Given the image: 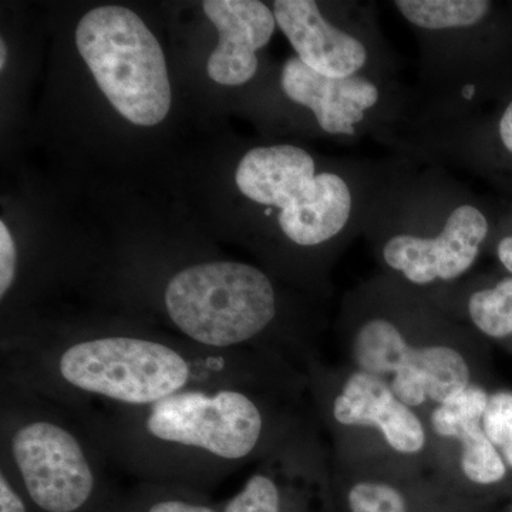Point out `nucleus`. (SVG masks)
<instances>
[{"label":"nucleus","instance_id":"1","mask_svg":"<svg viewBox=\"0 0 512 512\" xmlns=\"http://www.w3.org/2000/svg\"><path fill=\"white\" fill-rule=\"evenodd\" d=\"M305 373L281 355L217 352L131 330L20 333L2 340V384L77 417L137 409L194 387L301 392Z\"/></svg>","mask_w":512,"mask_h":512},{"label":"nucleus","instance_id":"2","mask_svg":"<svg viewBox=\"0 0 512 512\" xmlns=\"http://www.w3.org/2000/svg\"><path fill=\"white\" fill-rule=\"evenodd\" d=\"M299 394L264 386L194 387L150 406L79 419L111 463L131 476L202 491L284 443L305 421L293 410Z\"/></svg>","mask_w":512,"mask_h":512},{"label":"nucleus","instance_id":"3","mask_svg":"<svg viewBox=\"0 0 512 512\" xmlns=\"http://www.w3.org/2000/svg\"><path fill=\"white\" fill-rule=\"evenodd\" d=\"M474 336L429 296L390 278L350 296L340 332L349 367L383 380L424 419L481 384Z\"/></svg>","mask_w":512,"mask_h":512},{"label":"nucleus","instance_id":"4","mask_svg":"<svg viewBox=\"0 0 512 512\" xmlns=\"http://www.w3.org/2000/svg\"><path fill=\"white\" fill-rule=\"evenodd\" d=\"M0 468L35 512H117L111 463L79 417L2 384Z\"/></svg>","mask_w":512,"mask_h":512},{"label":"nucleus","instance_id":"5","mask_svg":"<svg viewBox=\"0 0 512 512\" xmlns=\"http://www.w3.org/2000/svg\"><path fill=\"white\" fill-rule=\"evenodd\" d=\"M165 318L185 342L217 352H266L308 367L315 357L279 329L281 299L258 266L210 261L175 272L163 289Z\"/></svg>","mask_w":512,"mask_h":512},{"label":"nucleus","instance_id":"6","mask_svg":"<svg viewBox=\"0 0 512 512\" xmlns=\"http://www.w3.org/2000/svg\"><path fill=\"white\" fill-rule=\"evenodd\" d=\"M316 416L335 443V464L420 470L434 466L427 420L383 380L353 367H308Z\"/></svg>","mask_w":512,"mask_h":512},{"label":"nucleus","instance_id":"7","mask_svg":"<svg viewBox=\"0 0 512 512\" xmlns=\"http://www.w3.org/2000/svg\"><path fill=\"white\" fill-rule=\"evenodd\" d=\"M235 183L248 200L278 210L279 229L299 248L349 237L372 204L352 173H319L312 154L293 144L249 150L239 161Z\"/></svg>","mask_w":512,"mask_h":512},{"label":"nucleus","instance_id":"8","mask_svg":"<svg viewBox=\"0 0 512 512\" xmlns=\"http://www.w3.org/2000/svg\"><path fill=\"white\" fill-rule=\"evenodd\" d=\"M379 215L375 252L387 278L429 295L471 271L488 235L487 214L457 188L429 191V202Z\"/></svg>","mask_w":512,"mask_h":512},{"label":"nucleus","instance_id":"9","mask_svg":"<svg viewBox=\"0 0 512 512\" xmlns=\"http://www.w3.org/2000/svg\"><path fill=\"white\" fill-rule=\"evenodd\" d=\"M76 46L101 92L124 119L144 127L165 120L171 86L163 49L133 10H90L77 25Z\"/></svg>","mask_w":512,"mask_h":512},{"label":"nucleus","instance_id":"10","mask_svg":"<svg viewBox=\"0 0 512 512\" xmlns=\"http://www.w3.org/2000/svg\"><path fill=\"white\" fill-rule=\"evenodd\" d=\"M488 397L483 384H473L426 417L433 437L434 466L476 487L503 483L508 474L503 456L484 431Z\"/></svg>","mask_w":512,"mask_h":512},{"label":"nucleus","instance_id":"11","mask_svg":"<svg viewBox=\"0 0 512 512\" xmlns=\"http://www.w3.org/2000/svg\"><path fill=\"white\" fill-rule=\"evenodd\" d=\"M328 457L309 421L258 467L221 512H301L303 497L328 480Z\"/></svg>","mask_w":512,"mask_h":512},{"label":"nucleus","instance_id":"12","mask_svg":"<svg viewBox=\"0 0 512 512\" xmlns=\"http://www.w3.org/2000/svg\"><path fill=\"white\" fill-rule=\"evenodd\" d=\"M281 87L293 103L313 114L323 133L353 138L372 126L387 101V89L376 73L333 79L313 72L299 57L286 60Z\"/></svg>","mask_w":512,"mask_h":512},{"label":"nucleus","instance_id":"13","mask_svg":"<svg viewBox=\"0 0 512 512\" xmlns=\"http://www.w3.org/2000/svg\"><path fill=\"white\" fill-rule=\"evenodd\" d=\"M276 25L296 57L313 72L333 79L375 73L373 50L365 36L330 22L313 0L274 2Z\"/></svg>","mask_w":512,"mask_h":512},{"label":"nucleus","instance_id":"14","mask_svg":"<svg viewBox=\"0 0 512 512\" xmlns=\"http://www.w3.org/2000/svg\"><path fill=\"white\" fill-rule=\"evenodd\" d=\"M207 18L220 35L208 60V76L222 86H241L258 72V50L276 29L274 10L258 0H205Z\"/></svg>","mask_w":512,"mask_h":512},{"label":"nucleus","instance_id":"15","mask_svg":"<svg viewBox=\"0 0 512 512\" xmlns=\"http://www.w3.org/2000/svg\"><path fill=\"white\" fill-rule=\"evenodd\" d=\"M350 473L345 476V503L348 512H410L409 495L399 484L402 473L386 467L335 464Z\"/></svg>","mask_w":512,"mask_h":512},{"label":"nucleus","instance_id":"16","mask_svg":"<svg viewBox=\"0 0 512 512\" xmlns=\"http://www.w3.org/2000/svg\"><path fill=\"white\" fill-rule=\"evenodd\" d=\"M453 318L470 326L477 335L503 340L512 336V278H504L493 286L473 289L458 299Z\"/></svg>","mask_w":512,"mask_h":512},{"label":"nucleus","instance_id":"17","mask_svg":"<svg viewBox=\"0 0 512 512\" xmlns=\"http://www.w3.org/2000/svg\"><path fill=\"white\" fill-rule=\"evenodd\" d=\"M394 8L404 20L427 33L474 28L490 15L493 3L485 0H397Z\"/></svg>","mask_w":512,"mask_h":512},{"label":"nucleus","instance_id":"18","mask_svg":"<svg viewBox=\"0 0 512 512\" xmlns=\"http://www.w3.org/2000/svg\"><path fill=\"white\" fill-rule=\"evenodd\" d=\"M117 512H221L201 498V491L181 485L141 481Z\"/></svg>","mask_w":512,"mask_h":512},{"label":"nucleus","instance_id":"19","mask_svg":"<svg viewBox=\"0 0 512 512\" xmlns=\"http://www.w3.org/2000/svg\"><path fill=\"white\" fill-rule=\"evenodd\" d=\"M488 439L500 451L505 464L512 470V390L490 393L483 416Z\"/></svg>","mask_w":512,"mask_h":512},{"label":"nucleus","instance_id":"20","mask_svg":"<svg viewBox=\"0 0 512 512\" xmlns=\"http://www.w3.org/2000/svg\"><path fill=\"white\" fill-rule=\"evenodd\" d=\"M18 259L15 239L6 222L0 221V299L6 298L15 284Z\"/></svg>","mask_w":512,"mask_h":512},{"label":"nucleus","instance_id":"21","mask_svg":"<svg viewBox=\"0 0 512 512\" xmlns=\"http://www.w3.org/2000/svg\"><path fill=\"white\" fill-rule=\"evenodd\" d=\"M0 512H35L28 498L3 468H0Z\"/></svg>","mask_w":512,"mask_h":512},{"label":"nucleus","instance_id":"22","mask_svg":"<svg viewBox=\"0 0 512 512\" xmlns=\"http://www.w3.org/2000/svg\"><path fill=\"white\" fill-rule=\"evenodd\" d=\"M497 134L500 143L503 144L507 153L512 156V100L505 107L497 124Z\"/></svg>","mask_w":512,"mask_h":512},{"label":"nucleus","instance_id":"23","mask_svg":"<svg viewBox=\"0 0 512 512\" xmlns=\"http://www.w3.org/2000/svg\"><path fill=\"white\" fill-rule=\"evenodd\" d=\"M497 258L501 265L512 274V235H507L498 242Z\"/></svg>","mask_w":512,"mask_h":512},{"label":"nucleus","instance_id":"24","mask_svg":"<svg viewBox=\"0 0 512 512\" xmlns=\"http://www.w3.org/2000/svg\"><path fill=\"white\" fill-rule=\"evenodd\" d=\"M6 57H8V49H6L5 42H0V69H5Z\"/></svg>","mask_w":512,"mask_h":512}]
</instances>
